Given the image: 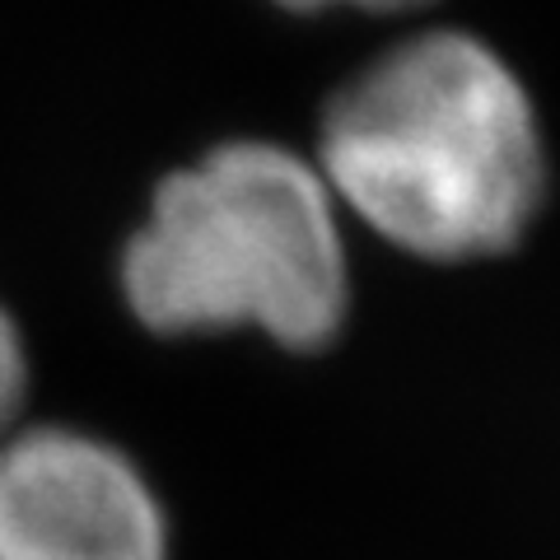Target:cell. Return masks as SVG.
Instances as JSON below:
<instances>
[{
  "instance_id": "1",
  "label": "cell",
  "mask_w": 560,
  "mask_h": 560,
  "mask_svg": "<svg viewBox=\"0 0 560 560\" xmlns=\"http://www.w3.org/2000/svg\"><path fill=\"white\" fill-rule=\"evenodd\" d=\"M318 173L360 224L420 261L510 253L547 191V145L510 61L471 33L383 51L323 113Z\"/></svg>"
},
{
  "instance_id": "2",
  "label": "cell",
  "mask_w": 560,
  "mask_h": 560,
  "mask_svg": "<svg viewBox=\"0 0 560 560\" xmlns=\"http://www.w3.org/2000/svg\"><path fill=\"white\" fill-rule=\"evenodd\" d=\"M121 294L160 337L261 331L285 350H323L350 308L337 197L285 145H215L160 183L121 248Z\"/></svg>"
},
{
  "instance_id": "3",
  "label": "cell",
  "mask_w": 560,
  "mask_h": 560,
  "mask_svg": "<svg viewBox=\"0 0 560 560\" xmlns=\"http://www.w3.org/2000/svg\"><path fill=\"white\" fill-rule=\"evenodd\" d=\"M0 560H168V518L117 444L20 425L0 440Z\"/></svg>"
},
{
  "instance_id": "4",
  "label": "cell",
  "mask_w": 560,
  "mask_h": 560,
  "mask_svg": "<svg viewBox=\"0 0 560 560\" xmlns=\"http://www.w3.org/2000/svg\"><path fill=\"white\" fill-rule=\"evenodd\" d=\"M28 407V350L14 318L0 308V440L10 430H20Z\"/></svg>"
},
{
  "instance_id": "5",
  "label": "cell",
  "mask_w": 560,
  "mask_h": 560,
  "mask_svg": "<svg viewBox=\"0 0 560 560\" xmlns=\"http://www.w3.org/2000/svg\"><path fill=\"white\" fill-rule=\"evenodd\" d=\"M285 10H300V14H313V10H374V14H397V10H411V5H425V0H276Z\"/></svg>"
}]
</instances>
